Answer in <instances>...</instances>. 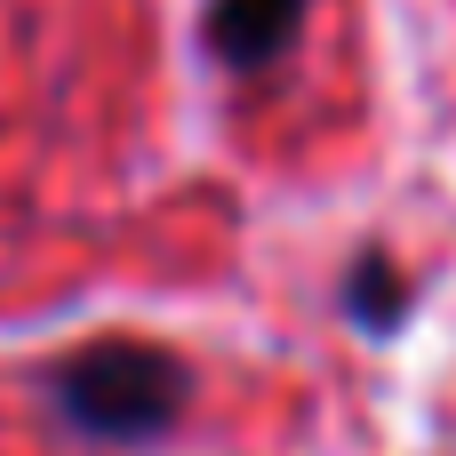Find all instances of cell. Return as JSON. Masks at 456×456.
<instances>
[{
	"mask_svg": "<svg viewBox=\"0 0 456 456\" xmlns=\"http://www.w3.org/2000/svg\"><path fill=\"white\" fill-rule=\"evenodd\" d=\"M192 401V369L144 337H104V345H80L64 369H56V409L72 433L88 441H160Z\"/></svg>",
	"mask_w": 456,
	"mask_h": 456,
	"instance_id": "obj_1",
	"label": "cell"
},
{
	"mask_svg": "<svg viewBox=\"0 0 456 456\" xmlns=\"http://www.w3.org/2000/svg\"><path fill=\"white\" fill-rule=\"evenodd\" d=\"M297 16L305 0H208V56L232 64V72H265L289 40H297Z\"/></svg>",
	"mask_w": 456,
	"mask_h": 456,
	"instance_id": "obj_2",
	"label": "cell"
},
{
	"mask_svg": "<svg viewBox=\"0 0 456 456\" xmlns=\"http://www.w3.org/2000/svg\"><path fill=\"white\" fill-rule=\"evenodd\" d=\"M345 305H353V321H361L369 337L401 329V313H409V281L393 273V256H385V248H369V256L353 265V281H345Z\"/></svg>",
	"mask_w": 456,
	"mask_h": 456,
	"instance_id": "obj_3",
	"label": "cell"
}]
</instances>
